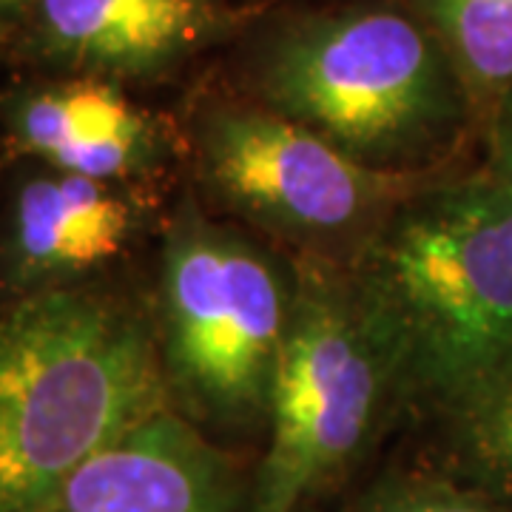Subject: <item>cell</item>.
I'll return each instance as SVG.
<instances>
[{
  "label": "cell",
  "mask_w": 512,
  "mask_h": 512,
  "mask_svg": "<svg viewBox=\"0 0 512 512\" xmlns=\"http://www.w3.org/2000/svg\"><path fill=\"white\" fill-rule=\"evenodd\" d=\"M256 103L291 117L356 163L396 174L447 171L473 114L424 20L387 6L305 15L268 37Z\"/></svg>",
  "instance_id": "obj_4"
},
{
  "label": "cell",
  "mask_w": 512,
  "mask_h": 512,
  "mask_svg": "<svg viewBox=\"0 0 512 512\" xmlns=\"http://www.w3.org/2000/svg\"><path fill=\"white\" fill-rule=\"evenodd\" d=\"M183 157L174 123L106 77L55 74L0 94V160H37L103 183L157 185Z\"/></svg>",
  "instance_id": "obj_8"
},
{
  "label": "cell",
  "mask_w": 512,
  "mask_h": 512,
  "mask_svg": "<svg viewBox=\"0 0 512 512\" xmlns=\"http://www.w3.org/2000/svg\"><path fill=\"white\" fill-rule=\"evenodd\" d=\"M35 0H0V43L23 32Z\"/></svg>",
  "instance_id": "obj_15"
},
{
  "label": "cell",
  "mask_w": 512,
  "mask_h": 512,
  "mask_svg": "<svg viewBox=\"0 0 512 512\" xmlns=\"http://www.w3.org/2000/svg\"><path fill=\"white\" fill-rule=\"evenodd\" d=\"M228 20L225 0H35L23 32L49 72L126 86L177 72Z\"/></svg>",
  "instance_id": "obj_10"
},
{
  "label": "cell",
  "mask_w": 512,
  "mask_h": 512,
  "mask_svg": "<svg viewBox=\"0 0 512 512\" xmlns=\"http://www.w3.org/2000/svg\"><path fill=\"white\" fill-rule=\"evenodd\" d=\"M345 271L404 421L427 424L512 373V188L490 168L424 180Z\"/></svg>",
  "instance_id": "obj_1"
},
{
  "label": "cell",
  "mask_w": 512,
  "mask_h": 512,
  "mask_svg": "<svg viewBox=\"0 0 512 512\" xmlns=\"http://www.w3.org/2000/svg\"><path fill=\"white\" fill-rule=\"evenodd\" d=\"M421 427L416 456L512 510V373Z\"/></svg>",
  "instance_id": "obj_11"
},
{
  "label": "cell",
  "mask_w": 512,
  "mask_h": 512,
  "mask_svg": "<svg viewBox=\"0 0 512 512\" xmlns=\"http://www.w3.org/2000/svg\"><path fill=\"white\" fill-rule=\"evenodd\" d=\"M439 37L473 114L487 123L512 89V0H410Z\"/></svg>",
  "instance_id": "obj_12"
},
{
  "label": "cell",
  "mask_w": 512,
  "mask_h": 512,
  "mask_svg": "<svg viewBox=\"0 0 512 512\" xmlns=\"http://www.w3.org/2000/svg\"><path fill=\"white\" fill-rule=\"evenodd\" d=\"M339 512H512L464 487L430 461L413 456L387 464Z\"/></svg>",
  "instance_id": "obj_13"
},
{
  "label": "cell",
  "mask_w": 512,
  "mask_h": 512,
  "mask_svg": "<svg viewBox=\"0 0 512 512\" xmlns=\"http://www.w3.org/2000/svg\"><path fill=\"white\" fill-rule=\"evenodd\" d=\"M148 296L171 410L234 450L265 439L293 256L208 211L188 185L165 211Z\"/></svg>",
  "instance_id": "obj_3"
},
{
  "label": "cell",
  "mask_w": 512,
  "mask_h": 512,
  "mask_svg": "<svg viewBox=\"0 0 512 512\" xmlns=\"http://www.w3.org/2000/svg\"><path fill=\"white\" fill-rule=\"evenodd\" d=\"M163 410L148 291L111 279L0 308V512H40L89 458Z\"/></svg>",
  "instance_id": "obj_2"
},
{
  "label": "cell",
  "mask_w": 512,
  "mask_h": 512,
  "mask_svg": "<svg viewBox=\"0 0 512 512\" xmlns=\"http://www.w3.org/2000/svg\"><path fill=\"white\" fill-rule=\"evenodd\" d=\"M487 137H490L487 168L512 188V89L501 97L493 117L487 120Z\"/></svg>",
  "instance_id": "obj_14"
},
{
  "label": "cell",
  "mask_w": 512,
  "mask_h": 512,
  "mask_svg": "<svg viewBox=\"0 0 512 512\" xmlns=\"http://www.w3.org/2000/svg\"><path fill=\"white\" fill-rule=\"evenodd\" d=\"M40 512H254V458L163 410L89 458Z\"/></svg>",
  "instance_id": "obj_9"
},
{
  "label": "cell",
  "mask_w": 512,
  "mask_h": 512,
  "mask_svg": "<svg viewBox=\"0 0 512 512\" xmlns=\"http://www.w3.org/2000/svg\"><path fill=\"white\" fill-rule=\"evenodd\" d=\"M183 140L191 188L208 211L285 254L339 265H348L407 194L441 174L356 163L262 103H205Z\"/></svg>",
  "instance_id": "obj_6"
},
{
  "label": "cell",
  "mask_w": 512,
  "mask_h": 512,
  "mask_svg": "<svg viewBox=\"0 0 512 512\" xmlns=\"http://www.w3.org/2000/svg\"><path fill=\"white\" fill-rule=\"evenodd\" d=\"M163 220L157 185L103 183L37 160H0V308L120 279Z\"/></svg>",
  "instance_id": "obj_7"
},
{
  "label": "cell",
  "mask_w": 512,
  "mask_h": 512,
  "mask_svg": "<svg viewBox=\"0 0 512 512\" xmlns=\"http://www.w3.org/2000/svg\"><path fill=\"white\" fill-rule=\"evenodd\" d=\"M296 296L254 458V512H308L362 473L404 421L384 356L345 265L293 256Z\"/></svg>",
  "instance_id": "obj_5"
}]
</instances>
